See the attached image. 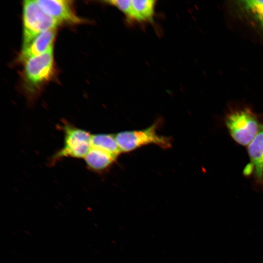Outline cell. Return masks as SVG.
Listing matches in <instances>:
<instances>
[{
    "instance_id": "2",
    "label": "cell",
    "mask_w": 263,
    "mask_h": 263,
    "mask_svg": "<svg viewBox=\"0 0 263 263\" xmlns=\"http://www.w3.org/2000/svg\"><path fill=\"white\" fill-rule=\"evenodd\" d=\"M225 122L233 139L244 146L252 141L261 125L257 116L247 108L230 111L226 115Z\"/></svg>"
},
{
    "instance_id": "5",
    "label": "cell",
    "mask_w": 263,
    "mask_h": 263,
    "mask_svg": "<svg viewBox=\"0 0 263 263\" xmlns=\"http://www.w3.org/2000/svg\"><path fill=\"white\" fill-rule=\"evenodd\" d=\"M115 135L121 152H127L149 144L167 149L171 147L170 139L156 132V124L140 130L121 132Z\"/></svg>"
},
{
    "instance_id": "8",
    "label": "cell",
    "mask_w": 263,
    "mask_h": 263,
    "mask_svg": "<svg viewBox=\"0 0 263 263\" xmlns=\"http://www.w3.org/2000/svg\"><path fill=\"white\" fill-rule=\"evenodd\" d=\"M56 34V29H53L36 36L22 47L19 60L23 62L30 57L40 55L53 49Z\"/></svg>"
},
{
    "instance_id": "7",
    "label": "cell",
    "mask_w": 263,
    "mask_h": 263,
    "mask_svg": "<svg viewBox=\"0 0 263 263\" xmlns=\"http://www.w3.org/2000/svg\"><path fill=\"white\" fill-rule=\"evenodd\" d=\"M247 152L250 163L244 170L245 175L253 174L257 184L263 186V125L248 145Z\"/></svg>"
},
{
    "instance_id": "11",
    "label": "cell",
    "mask_w": 263,
    "mask_h": 263,
    "mask_svg": "<svg viewBox=\"0 0 263 263\" xmlns=\"http://www.w3.org/2000/svg\"><path fill=\"white\" fill-rule=\"evenodd\" d=\"M91 147L105 150L117 157L121 153L115 135L107 133L92 134Z\"/></svg>"
},
{
    "instance_id": "9",
    "label": "cell",
    "mask_w": 263,
    "mask_h": 263,
    "mask_svg": "<svg viewBox=\"0 0 263 263\" xmlns=\"http://www.w3.org/2000/svg\"><path fill=\"white\" fill-rule=\"evenodd\" d=\"M117 157L100 149L91 147L84 158L86 168L95 173H102L107 170Z\"/></svg>"
},
{
    "instance_id": "12",
    "label": "cell",
    "mask_w": 263,
    "mask_h": 263,
    "mask_svg": "<svg viewBox=\"0 0 263 263\" xmlns=\"http://www.w3.org/2000/svg\"><path fill=\"white\" fill-rule=\"evenodd\" d=\"M244 9L263 27V0L241 1Z\"/></svg>"
},
{
    "instance_id": "1",
    "label": "cell",
    "mask_w": 263,
    "mask_h": 263,
    "mask_svg": "<svg viewBox=\"0 0 263 263\" xmlns=\"http://www.w3.org/2000/svg\"><path fill=\"white\" fill-rule=\"evenodd\" d=\"M60 129L64 133L63 145L51 157L49 164L54 165L65 158L84 159L91 147L92 134L68 121H62Z\"/></svg>"
},
{
    "instance_id": "6",
    "label": "cell",
    "mask_w": 263,
    "mask_h": 263,
    "mask_svg": "<svg viewBox=\"0 0 263 263\" xmlns=\"http://www.w3.org/2000/svg\"><path fill=\"white\" fill-rule=\"evenodd\" d=\"M41 9L60 23L78 24L83 20L79 18L73 8L72 1L67 0H37Z\"/></svg>"
},
{
    "instance_id": "4",
    "label": "cell",
    "mask_w": 263,
    "mask_h": 263,
    "mask_svg": "<svg viewBox=\"0 0 263 263\" xmlns=\"http://www.w3.org/2000/svg\"><path fill=\"white\" fill-rule=\"evenodd\" d=\"M22 12V46L28 44L41 33L56 29L60 24L57 20L46 14L36 0L24 1Z\"/></svg>"
},
{
    "instance_id": "13",
    "label": "cell",
    "mask_w": 263,
    "mask_h": 263,
    "mask_svg": "<svg viewBox=\"0 0 263 263\" xmlns=\"http://www.w3.org/2000/svg\"><path fill=\"white\" fill-rule=\"evenodd\" d=\"M104 2L118 8L126 17L129 15L131 6V0H112Z\"/></svg>"
},
{
    "instance_id": "3",
    "label": "cell",
    "mask_w": 263,
    "mask_h": 263,
    "mask_svg": "<svg viewBox=\"0 0 263 263\" xmlns=\"http://www.w3.org/2000/svg\"><path fill=\"white\" fill-rule=\"evenodd\" d=\"M23 79L28 91L34 93L49 81L54 73L53 49L23 62Z\"/></svg>"
},
{
    "instance_id": "10",
    "label": "cell",
    "mask_w": 263,
    "mask_h": 263,
    "mask_svg": "<svg viewBox=\"0 0 263 263\" xmlns=\"http://www.w3.org/2000/svg\"><path fill=\"white\" fill-rule=\"evenodd\" d=\"M156 1L154 0H131L129 20L137 22H149L153 19Z\"/></svg>"
}]
</instances>
